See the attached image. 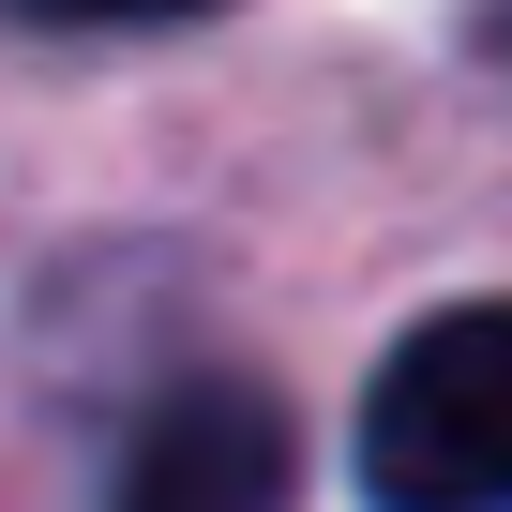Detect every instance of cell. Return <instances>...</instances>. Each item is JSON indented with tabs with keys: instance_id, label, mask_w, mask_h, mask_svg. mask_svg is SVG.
Segmentation results:
<instances>
[{
	"instance_id": "cell-1",
	"label": "cell",
	"mask_w": 512,
	"mask_h": 512,
	"mask_svg": "<svg viewBox=\"0 0 512 512\" xmlns=\"http://www.w3.org/2000/svg\"><path fill=\"white\" fill-rule=\"evenodd\" d=\"M377 512H512V302H437L362 377Z\"/></svg>"
},
{
	"instance_id": "cell-2",
	"label": "cell",
	"mask_w": 512,
	"mask_h": 512,
	"mask_svg": "<svg viewBox=\"0 0 512 512\" xmlns=\"http://www.w3.org/2000/svg\"><path fill=\"white\" fill-rule=\"evenodd\" d=\"M302 497V422L272 377H181L136 437H121V497L106 512H287Z\"/></svg>"
},
{
	"instance_id": "cell-3",
	"label": "cell",
	"mask_w": 512,
	"mask_h": 512,
	"mask_svg": "<svg viewBox=\"0 0 512 512\" xmlns=\"http://www.w3.org/2000/svg\"><path fill=\"white\" fill-rule=\"evenodd\" d=\"M46 16H91V31H151V16H211V0H46Z\"/></svg>"
},
{
	"instance_id": "cell-4",
	"label": "cell",
	"mask_w": 512,
	"mask_h": 512,
	"mask_svg": "<svg viewBox=\"0 0 512 512\" xmlns=\"http://www.w3.org/2000/svg\"><path fill=\"white\" fill-rule=\"evenodd\" d=\"M482 46H497V61H512V0H482Z\"/></svg>"
}]
</instances>
